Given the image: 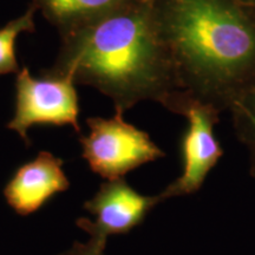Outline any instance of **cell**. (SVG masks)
Listing matches in <instances>:
<instances>
[{"instance_id": "cell-8", "label": "cell", "mask_w": 255, "mask_h": 255, "mask_svg": "<svg viewBox=\"0 0 255 255\" xmlns=\"http://www.w3.org/2000/svg\"><path fill=\"white\" fill-rule=\"evenodd\" d=\"M124 0H32L31 4L59 31L60 36L109 13Z\"/></svg>"}, {"instance_id": "cell-6", "label": "cell", "mask_w": 255, "mask_h": 255, "mask_svg": "<svg viewBox=\"0 0 255 255\" xmlns=\"http://www.w3.org/2000/svg\"><path fill=\"white\" fill-rule=\"evenodd\" d=\"M171 113L182 115L188 121L181 144L183 171L158 194L162 201L200 190L223 155V149L214 135V127L219 123L220 116L218 110L181 94Z\"/></svg>"}, {"instance_id": "cell-12", "label": "cell", "mask_w": 255, "mask_h": 255, "mask_svg": "<svg viewBox=\"0 0 255 255\" xmlns=\"http://www.w3.org/2000/svg\"><path fill=\"white\" fill-rule=\"evenodd\" d=\"M239 1H241L242 4L252 6V7L255 8V0H239Z\"/></svg>"}, {"instance_id": "cell-5", "label": "cell", "mask_w": 255, "mask_h": 255, "mask_svg": "<svg viewBox=\"0 0 255 255\" xmlns=\"http://www.w3.org/2000/svg\"><path fill=\"white\" fill-rule=\"evenodd\" d=\"M75 82L70 77H32L28 68H23L15 77L14 115L7 123L31 145L28 129L33 126H71L81 132L79 103Z\"/></svg>"}, {"instance_id": "cell-1", "label": "cell", "mask_w": 255, "mask_h": 255, "mask_svg": "<svg viewBox=\"0 0 255 255\" xmlns=\"http://www.w3.org/2000/svg\"><path fill=\"white\" fill-rule=\"evenodd\" d=\"M62 37L46 77H70L113 101L116 114L143 101L170 111L180 88L170 53L159 37L151 0H124L109 13Z\"/></svg>"}, {"instance_id": "cell-2", "label": "cell", "mask_w": 255, "mask_h": 255, "mask_svg": "<svg viewBox=\"0 0 255 255\" xmlns=\"http://www.w3.org/2000/svg\"><path fill=\"white\" fill-rule=\"evenodd\" d=\"M181 94L231 111L255 84V8L239 0H151Z\"/></svg>"}, {"instance_id": "cell-11", "label": "cell", "mask_w": 255, "mask_h": 255, "mask_svg": "<svg viewBox=\"0 0 255 255\" xmlns=\"http://www.w3.org/2000/svg\"><path fill=\"white\" fill-rule=\"evenodd\" d=\"M250 150V171L251 175L255 178V143L247 145Z\"/></svg>"}, {"instance_id": "cell-10", "label": "cell", "mask_w": 255, "mask_h": 255, "mask_svg": "<svg viewBox=\"0 0 255 255\" xmlns=\"http://www.w3.org/2000/svg\"><path fill=\"white\" fill-rule=\"evenodd\" d=\"M231 114L239 141L246 146L255 143V84L232 108Z\"/></svg>"}, {"instance_id": "cell-7", "label": "cell", "mask_w": 255, "mask_h": 255, "mask_svg": "<svg viewBox=\"0 0 255 255\" xmlns=\"http://www.w3.org/2000/svg\"><path fill=\"white\" fill-rule=\"evenodd\" d=\"M63 159L49 151H40L31 162L19 167L4 188L7 205L21 216L39 210L51 197L66 191L69 178Z\"/></svg>"}, {"instance_id": "cell-9", "label": "cell", "mask_w": 255, "mask_h": 255, "mask_svg": "<svg viewBox=\"0 0 255 255\" xmlns=\"http://www.w3.org/2000/svg\"><path fill=\"white\" fill-rule=\"evenodd\" d=\"M37 8L33 5L23 15L15 18L0 28V76L18 73L19 66L15 58V40L21 32H34V14Z\"/></svg>"}, {"instance_id": "cell-4", "label": "cell", "mask_w": 255, "mask_h": 255, "mask_svg": "<svg viewBox=\"0 0 255 255\" xmlns=\"http://www.w3.org/2000/svg\"><path fill=\"white\" fill-rule=\"evenodd\" d=\"M162 200L159 195H143L130 187L124 178L107 181L84 203L94 220L81 218L77 227L90 235L87 242L76 241L63 255H105L108 239L127 234L144 221L146 215Z\"/></svg>"}, {"instance_id": "cell-3", "label": "cell", "mask_w": 255, "mask_h": 255, "mask_svg": "<svg viewBox=\"0 0 255 255\" xmlns=\"http://www.w3.org/2000/svg\"><path fill=\"white\" fill-rule=\"evenodd\" d=\"M88 136H81L82 156L94 173L107 181L123 178L141 165L164 157L150 136L116 114L111 119L90 117Z\"/></svg>"}]
</instances>
